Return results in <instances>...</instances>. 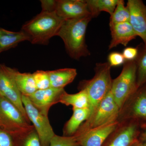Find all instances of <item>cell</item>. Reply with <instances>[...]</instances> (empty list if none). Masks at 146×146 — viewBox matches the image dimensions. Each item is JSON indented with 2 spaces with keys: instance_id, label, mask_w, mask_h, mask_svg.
Returning <instances> with one entry per match:
<instances>
[{
  "instance_id": "1",
  "label": "cell",
  "mask_w": 146,
  "mask_h": 146,
  "mask_svg": "<svg viewBox=\"0 0 146 146\" xmlns=\"http://www.w3.org/2000/svg\"><path fill=\"white\" fill-rule=\"evenodd\" d=\"M93 18L91 16L65 20L57 36L63 40L68 54L72 58L79 60L90 54L85 40L86 29Z\"/></svg>"
},
{
  "instance_id": "2",
  "label": "cell",
  "mask_w": 146,
  "mask_h": 146,
  "mask_svg": "<svg viewBox=\"0 0 146 146\" xmlns=\"http://www.w3.org/2000/svg\"><path fill=\"white\" fill-rule=\"evenodd\" d=\"M65 20L56 12H42L23 26L21 30L33 44L47 45L50 39L57 36Z\"/></svg>"
},
{
  "instance_id": "3",
  "label": "cell",
  "mask_w": 146,
  "mask_h": 146,
  "mask_svg": "<svg viewBox=\"0 0 146 146\" xmlns=\"http://www.w3.org/2000/svg\"><path fill=\"white\" fill-rule=\"evenodd\" d=\"M108 62L97 63L94 77L80 83V90L86 91L89 100L90 115L111 91L112 80Z\"/></svg>"
},
{
  "instance_id": "4",
  "label": "cell",
  "mask_w": 146,
  "mask_h": 146,
  "mask_svg": "<svg viewBox=\"0 0 146 146\" xmlns=\"http://www.w3.org/2000/svg\"><path fill=\"white\" fill-rule=\"evenodd\" d=\"M30 122L12 103L0 95V129L17 137L34 128Z\"/></svg>"
},
{
  "instance_id": "5",
  "label": "cell",
  "mask_w": 146,
  "mask_h": 146,
  "mask_svg": "<svg viewBox=\"0 0 146 146\" xmlns=\"http://www.w3.org/2000/svg\"><path fill=\"white\" fill-rule=\"evenodd\" d=\"M136 60L127 61L117 77L112 80L111 92L120 109L138 89Z\"/></svg>"
},
{
  "instance_id": "6",
  "label": "cell",
  "mask_w": 146,
  "mask_h": 146,
  "mask_svg": "<svg viewBox=\"0 0 146 146\" xmlns=\"http://www.w3.org/2000/svg\"><path fill=\"white\" fill-rule=\"evenodd\" d=\"M119 110L110 91L76 132H82L117 121Z\"/></svg>"
},
{
  "instance_id": "7",
  "label": "cell",
  "mask_w": 146,
  "mask_h": 146,
  "mask_svg": "<svg viewBox=\"0 0 146 146\" xmlns=\"http://www.w3.org/2000/svg\"><path fill=\"white\" fill-rule=\"evenodd\" d=\"M140 125L139 121L136 120L119 122L102 146H134L138 141Z\"/></svg>"
},
{
  "instance_id": "8",
  "label": "cell",
  "mask_w": 146,
  "mask_h": 146,
  "mask_svg": "<svg viewBox=\"0 0 146 146\" xmlns=\"http://www.w3.org/2000/svg\"><path fill=\"white\" fill-rule=\"evenodd\" d=\"M22 102L27 116L32 123L42 146H50V141L55 134L50 124L48 117L36 108L28 97L22 95Z\"/></svg>"
},
{
  "instance_id": "9",
  "label": "cell",
  "mask_w": 146,
  "mask_h": 146,
  "mask_svg": "<svg viewBox=\"0 0 146 146\" xmlns=\"http://www.w3.org/2000/svg\"><path fill=\"white\" fill-rule=\"evenodd\" d=\"M127 120L146 121V85L137 89L120 108L117 121Z\"/></svg>"
},
{
  "instance_id": "10",
  "label": "cell",
  "mask_w": 146,
  "mask_h": 146,
  "mask_svg": "<svg viewBox=\"0 0 146 146\" xmlns=\"http://www.w3.org/2000/svg\"><path fill=\"white\" fill-rule=\"evenodd\" d=\"M15 69L0 64V92L1 95L13 104L29 121L25 111L22 95L17 86L14 75Z\"/></svg>"
},
{
  "instance_id": "11",
  "label": "cell",
  "mask_w": 146,
  "mask_h": 146,
  "mask_svg": "<svg viewBox=\"0 0 146 146\" xmlns=\"http://www.w3.org/2000/svg\"><path fill=\"white\" fill-rule=\"evenodd\" d=\"M118 124L117 121H114L82 132H76L74 135L80 146H102Z\"/></svg>"
},
{
  "instance_id": "12",
  "label": "cell",
  "mask_w": 146,
  "mask_h": 146,
  "mask_svg": "<svg viewBox=\"0 0 146 146\" xmlns=\"http://www.w3.org/2000/svg\"><path fill=\"white\" fill-rule=\"evenodd\" d=\"M64 89L50 87L44 90H37L28 97L33 104L42 114L48 117L49 111L54 105L59 103Z\"/></svg>"
},
{
  "instance_id": "13",
  "label": "cell",
  "mask_w": 146,
  "mask_h": 146,
  "mask_svg": "<svg viewBox=\"0 0 146 146\" xmlns=\"http://www.w3.org/2000/svg\"><path fill=\"white\" fill-rule=\"evenodd\" d=\"M130 18L129 23L136 33L143 41L146 49V13L145 5L141 0H128L127 5Z\"/></svg>"
},
{
  "instance_id": "14",
  "label": "cell",
  "mask_w": 146,
  "mask_h": 146,
  "mask_svg": "<svg viewBox=\"0 0 146 146\" xmlns=\"http://www.w3.org/2000/svg\"><path fill=\"white\" fill-rule=\"evenodd\" d=\"M56 12L64 20L91 16L86 0H57Z\"/></svg>"
},
{
  "instance_id": "15",
  "label": "cell",
  "mask_w": 146,
  "mask_h": 146,
  "mask_svg": "<svg viewBox=\"0 0 146 146\" xmlns=\"http://www.w3.org/2000/svg\"><path fill=\"white\" fill-rule=\"evenodd\" d=\"M110 27L111 40L109 46V49L119 44L126 46L130 41L137 36L129 22L116 24Z\"/></svg>"
},
{
  "instance_id": "16",
  "label": "cell",
  "mask_w": 146,
  "mask_h": 146,
  "mask_svg": "<svg viewBox=\"0 0 146 146\" xmlns=\"http://www.w3.org/2000/svg\"><path fill=\"white\" fill-rule=\"evenodd\" d=\"M48 71L50 87L57 89H64L65 86L74 81L77 74L76 70L74 68Z\"/></svg>"
},
{
  "instance_id": "17",
  "label": "cell",
  "mask_w": 146,
  "mask_h": 146,
  "mask_svg": "<svg viewBox=\"0 0 146 146\" xmlns=\"http://www.w3.org/2000/svg\"><path fill=\"white\" fill-rule=\"evenodd\" d=\"M25 41H29V38L22 30L11 31L0 27V53L15 48Z\"/></svg>"
},
{
  "instance_id": "18",
  "label": "cell",
  "mask_w": 146,
  "mask_h": 146,
  "mask_svg": "<svg viewBox=\"0 0 146 146\" xmlns=\"http://www.w3.org/2000/svg\"><path fill=\"white\" fill-rule=\"evenodd\" d=\"M73 112L72 117L63 127V136H70L74 135L82 123L88 119L90 115L89 108H73Z\"/></svg>"
},
{
  "instance_id": "19",
  "label": "cell",
  "mask_w": 146,
  "mask_h": 146,
  "mask_svg": "<svg viewBox=\"0 0 146 146\" xmlns=\"http://www.w3.org/2000/svg\"><path fill=\"white\" fill-rule=\"evenodd\" d=\"M59 103L67 106H72L74 108H89L90 106L89 97L83 89L75 94H69L64 91L60 96Z\"/></svg>"
},
{
  "instance_id": "20",
  "label": "cell",
  "mask_w": 146,
  "mask_h": 146,
  "mask_svg": "<svg viewBox=\"0 0 146 146\" xmlns=\"http://www.w3.org/2000/svg\"><path fill=\"white\" fill-rule=\"evenodd\" d=\"M15 78L22 95L29 97L37 90L32 74L21 73L15 69Z\"/></svg>"
},
{
  "instance_id": "21",
  "label": "cell",
  "mask_w": 146,
  "mask_h": 146,
  "mask_svg": "<svg viewBox=\"0 0 146 146\" xmlns=\"http://www.w3.org/2000/svg\"><path fill=\"white\" fill-rule=\"evenodd\" d=\"M88 9L92 18L96 17L102 11L113 13L119 0H86Z\"/></svg>"
},
{
  "instance_id": "22",
  "label": "cell",
  "mask_w": 146,
  "mask_h": 146,
  "mask_svg": "<svg viewBox=\"0 0 146 146\" xmlns=\"http://www.w3.org/2000/svg\"><path fill=\"white\" fill-rule=\"evenodd\" d=\"M130 18V12L127 7L125 6L123 1L119 0L115 11L110 16V26L129 22Z\"/></svg>"
},
{
  "instance_id": "23",
  "label": "cell",
  "mask_w": 146,
  "mask_h": 146,
  "mask_svg": "<svg viewBox=\"0 0 146 146\" xmlns=\"http://www.w3.org/2000/svg\"><path fill=\"white\" fill-rule=\"evenodd\" d=\"M14 138L16 146H42L34 127L23 135Z\"/></svg>"
},
{
  "instance_id": "24",
  "label": "cell",
  "mask_w": 146,
  "mask_h": 146,
  "mask_svg": "<svg viewBox=\"0 0 146 146\" xmlns=\"http://www.w3.org/2000/svg\"><path fill=\"white\" fill-rule=\"evenodd\" d=\"M137 65L138 89L146 85V49L138 54L136 60Z\"/></svg>"
},
{
  "instance_id": "25",
  "label": "cell",
  "mask_w": 146,
  "mask_h": 146,
  "mask_svg": "<svg viewBox=\"0 0 146 146\" xmlns=\"http://www.w3.org/2000/svg\"><path fill=\"white\" fill-rule=\"evenodd\" d=\"M32 74L37 90H44L50 87L48 71L37 70Z\"/></svg>"
},
{
  "instance_id": "26",
  "label": "cell",
  "mask_w": 146,
  "mask_h": 146,
  "mask_svg": "<svg viewBox=\"0 0 146 146\" xmlns=\"http://www.w3.org/2000/svg\"><path fill=\"white\" fill-rule=\"evenodd\" d=\"M50 146H80L75 136H60L55 135L50 143Z\"/></svg>"
},
{
  "instance_id": "27",
  "label": "cell",
  "mask_w": 146,
  "mask_h": 146,
  "mask_svg": "<svg viewBox=\"0 0 146 146\" xmlns=\"http://www.w3.org/2000/svg\"><path fill=\"white\" fill-rule=\"evenodd\" d=\"M108 63L110 67H118L123 64H124L126 62L122 54L118 52L110 53L108 55Z\"/></svg>"
},
{
  "instance_id": "28",
  "label": "cell",
  "mask_w": 146,
  "mask_h": 146,
  "mask_svg": "<svg viewBox=\"0 0 146 146\" xmlns=\"http://www.w3.org/2000/svg\"><path fill=\"white\" fill-rule=\"evenodd\" d=\"M0 146H16L14 136L5 131L0 129Z\"/></svg>"
},
{
  "instance_id": "29",
  "label": "cell",
  "mask_w": 146,
  "mask_h": 146,
  "mask_svg": "<svg viewBox=\"0 0 146 146\" xmlns=\"http://www.w3.org/2000/svg\"><path fill=\"white\" fill-rule=\"evenodd\" d=\"M122 54L125 59L127 61H133L136 60L138 55L137 48L134 47H127L123 50Z\"/></svg>"
},
{
  "instance_id": "30",
  "label": "cell",
  "mask_w": 146,
  "mask_h": 146,
  "mask_svg": "<svg viewBox=\"0 0 146 146\" xmlns=\"http://www.w3.org/2000/svg\"><path fill=\"white\" fill-rule=\"evenodd\" d=\"M42 12H56L57 1L56 0H42L40 1Z\"/></svg>"
},
{
  "instance_id": "31",
  "label": "cell",
  "mask_w": 146,
  "mask_h": 146,
  "mask_svg": "<svg viewBox=\"0 0 146 146\" xmlns=\"http://www.w3.org/2000/svg\"><path fill=\"white\" fill-rule=\"evenodd\" d=\"M141 131H140L138 141L144 146H146V123L141 125Z\"/></svg>"
},
{
  "instance_id": "32",
  "label": "cell",
  "mask_w": 146,
  "mask_h": 146,
  "mask_svg": "<svg viewBox=\"0 0 146 146\" xmlns=\"http://www.w3.org/2000/svg\"><path fill=\"white\" fill-rule=\"evenodd\" d=\"M133 146H144L143 144H141L140 142H139V141H138V142H137V143L135 145H134Z\"/></svg>"
},
{
  "instance_id": "33",
  "label": "cell",
  "mask_w": 146,
  "mask_h": 146,
  "mask_svg": "<svg viewBox=\"0 0 146 146\" xmlns=\"http://www.w3.org/2000/svg\"><path fill=\"white\" fill-rule=\"evenodd\" d=\"M145 11H146V6H145Z\"/></svg>"
},
{
  "instance_id": "34",
  "label": "cell",
  "mask_w": 146,
  "mask_h": 146,
  "mask_svg": "<svg viewBox=\"0 0 146 146\" xmlns=\"http://www.w3.org/2000/svg\"><path fill=\"white\" fill-rule=\"evenodd\" d=\"M0 95H1V92H0Z\"/></svg>"
}]
</instances>
